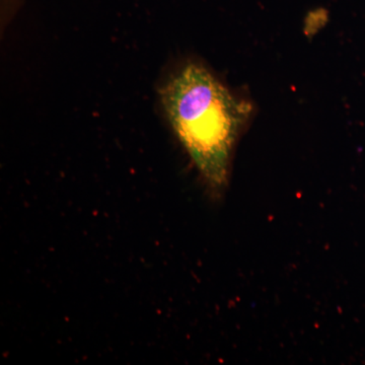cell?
I'll use <instances>...</instances> for the list:
<instances>
[{"label":"cell","mask_w":365,"mask_h":365,"mask_svg":"<svg viewBox=\"0 0 365 365\" xmlns=\"http://www.w3.org/2000/svg\"><path fill=\"white\" fill-rule=\"evenodd\" d=\"M158 98L173 133L213 199L227 191L237 144L254 107L199 59L181 60L163 79Z\"/></svg>","instance_id":"obj_1"}]
</instances>
